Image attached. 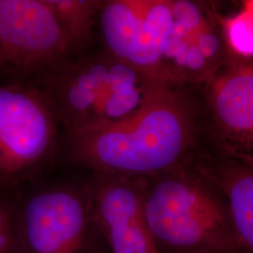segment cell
<instances>
[{"label":"cell","instance_id":"obj_1","mask_svg":"<svg viewBox=\"0 0 253 253\" xmlns=\"http://www.w3.org/2000/svg\"><path fill=\"white\" fill-rule=\"evenodd\" d=\"M105 50L172 85L205 84L224 57L217 10L190 0L102 1Z\"/></svg>","mask_w":253,"mask_h":253},{"label":"cell","instance_id":"obj_2","mask_svg":"<svg viewBox=\"0 0 253 253\" xmlns=\"http://www.w3.org/2000/svg\"><path fill=\"white\" fill-rule=\"evenodd\" d=\"M199 131L197 103L182 86L171 85L122 124L68 137L75 162L103 174L144 178L191 160Z\"/></svg>","mask_w":253,"mask_h":253},{"label":"cell","instance_id":"obj_3","mask_svg":"<svg viewBox=\"0 0 253 253\" xmlns=\"http://www.w3.org/2000/svg\"><path fill=\"white\" fill-rule=\"evenodd\" d=\"M42 76V87L68 135L122 124L172 85L145 75L105 49L73 60L67 57Z\"/></svg>","mask_w":253,"mask_h":253},{"label":"cell","instance_id":"obj_4","mask_svg":"<svg viewBox=\"0 0 253 253\" xmlns=\"http://www.w3.org/2000/svg\"><path fill=\"white\" fill-rule=\"evenodd\" d=\"M143 213L154 243L180 253H233L238 239L226 200L196 155L144 187Z\"/></svg>","mask_w":253,"mask_h":253},{"label":"cell","instance_id":"obj_5","mask_svg":"<svg viewBox=\"0 0 253 253\" xmlns=\"http://www.w3.org/2000/svg\"><path fill=\"white\" fill-rule=\"evenodd\" d=\"M59 123L43 87L0 84V184H18L51 158Z\"/></svg>","mask_w":253,"mask_h":253},{"label":"cell","instance_id":"obj_6","mask_svg":"<svg viewBox=\"0 0 253 253\" xmlns=\"http://www.w3.org/2000/svg\"><path fill=\"white\" fill-rule=\"evenodd\" d=\"M74 49L45 0H0V73L42 75Z\"/></svg>","mask_w":253,"mask_h":253},{"label":"cell","instance_id":"obj_7","mask_svg":"<svg viewBox=\"0 0 253 253\" xmlns=\"http://www.w3.org/2000/svg\"><path fill=\"white\" fill-rule=\"evenodd\" d=\"M89 208L70 188L39 190L14 206L17 253H77Z\"/></svg>","mask_w":253,"mask_h":253},{"label":"cell","instance_id":"obj_8","mask_svg":"<svg viewBox=\"0 0 253 253\" xmlns=\"http://www.w3.org/2000/svg\"><path fill=\"white\" fill-rule=\"evenodd\" d=\"M206 85L212 143L219 155L253 163V61L227 59Z\"/></svg>","mask_w":253,"mask_h":253},{"label":"cell","instance_id":"obj_9","mask_svg":"<svg viewBox=\"0 0 253 253\" xmlns=\"http://www.w3.org/2000/svg\"><path fill=\"white\" fill-rule=\"evenodd\" d=\"M102 174L92 201L108 230L114 253H158L143 213L145 185L130 177Z\"/></svg>","mask_w":253,"mask_h":253},{"label":"cell","instance_id":"obj_10","mask_svg":"<svg viewBox=\"0 0 253 253\" xmlns=\"http://www.w3.org/2000/svg\"><path fill=\"white\" fill-rule=\"evenodd\" d=\"M217 165L203 156L208 171L226 200L232 225L238 240L253 251V163L222 156Z\"/></svg>","mask_w":253,"mask_h":253},{"label":"cell","instance_id":"obj_11","mask_svg":"<svg viewBox=\"0 0 253 253\" xmlns=\"http://www.w3.org/2000/svg\"><path fill=\"white\" fill-rule=\"evenodd\" d=\"M74 48L89 41L102 1L45 0Z\"/></svg>","mask_w":253,"mask_h":253},{"label":"cell","instance_id":"obj_12","mask_svg":"<svg viewBox=\"0 0 253 253\" xmlns=\"http://www.w3.org/2000/svg\"><path fill=\"white\" fill-rule=\"evenodd\" d=\"M219 23L226 48L227 59L253 61V1H247L235 14L227 17L219 14Z\"/></svg>","mask_w":253,"mask_h":253},{"label":"cell","instance_id":"obj_13","mask_svg":"<svg viewBox=\"0 0 253 253\" xmlns=\"http://www.w3.org/2000/svg\"><path fill=\"white\" fill-rule=\"evenodd\" d=\"M0 253H17L14 206L0 198Z\"/></svg>","mask_w":253,"mask_h":253}]
</instances>
